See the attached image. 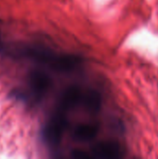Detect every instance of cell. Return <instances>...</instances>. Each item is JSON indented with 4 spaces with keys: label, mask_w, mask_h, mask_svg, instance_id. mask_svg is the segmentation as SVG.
I'll return each instance as SVG.
<instances>
[{
    "label": "cell",
    "mask_w": 158,
    "mask_h": 159,
    "mask_svg": "<svg viewBox=\"0 0 158 159\" xmlns=\"http://www.w3.org/2000/svg\"><path fill=\"white\" fill-rule=\"evenodd\" d=\"M72 157L74 158L79 159H85V158H90V155L87 152H84L82 150H74L72 153Z\"/></svg>",
    "instance_id": "52a82bcc"
},
{
    "label": "cell",
    "mask_w": 158,
    "mask_h": 159,
    "mask_svg": "<svg viewBox=\"0 0 158 159\" xmlns=\"http://www.w3.org/2000/svg\"><path fill=\"white\" fill-rule=\"evenodd\" d=\"M67 125L68 121L66 118V113L56 109L43 129V139L47 144L53 147L58 146Z\"/></svg>",
    "instance_id": "6da1fadb"
},
{
    "label": "cell",
    "mask_w": 158,
    "mask_h": 159,
    "mask_svg": "<svg viewBox=\"0 0 158 159\" xmlns=\"http://www.w3.org/2000/svg\"><path fill=\"white\" fill-rule=\"evenodd\" d=\"M27 84L31 93L36 99H40L49 89L51 86V79L46 73L35 70L29 74Z\"/></svg>",
    "instance_id": "7a4b0ae2"
},
{
    "label": "cell",
    "mask_w": 158,
    "mask_h": 159,
    "mask_svg": "<svg viewBox=\"0 0 158 159\" xmlns=\"http://www.w3.org/2000/svg\"><path fill=\"white\" fill-rule=\"evenodd\" d=\"M84 108L90 113H98L102 106V96L94 89L84 90L82 102Z\"/></svg>",
    "instance_id": "8992f818"
},
{
    "label": "cell",
    "mask_w": 158,
    "mask_h": 159,
    "mask_svg": "<svg viewBox=\"0 0 158 159\" xmlns=\"http://www.w3.org/2000/svg\"><path fill=\"white\" fill-rule=\"evenodd\" d=\"M83 94H84V90L79 87L77 86L69 87L61 95L56 109L67 114L69 111L75 108L78 104H81Z\"/></svg>",
    "instance_id": "3957f363"
},
{
    "label": "cell",
    "mask_w": 158,
    "mask_h": 159,
    "mask_svg": "<svg viewBox=\"0 0 158 159\" xmlns=\"http://www.w3.org/2000/svg\"><path fill=\"white\" fill-rule=\"evenodd\" d=\"M98 131L97 124H79L75 127L73 136L78 142H89L95 138Z\"/></svg>",
    "instance_id": "5b68a950"
},
{
    "label": "cell",
    "mask_w": 158,
    "mask_h": 159,
    "mask_svg": "<svg viewBox=\"0 0 158 159\" xmlns=\"http://www.w3.org/2000/svg\"><path fill=\"white\" fill-rule=\"evenodd\" d=\"M90 157L104 159L118 158L122 156V149L118 143L113 141L101 142L91 149Z\"/></svg>",
    "instance_id": "277c9868"
}]
</instances>
